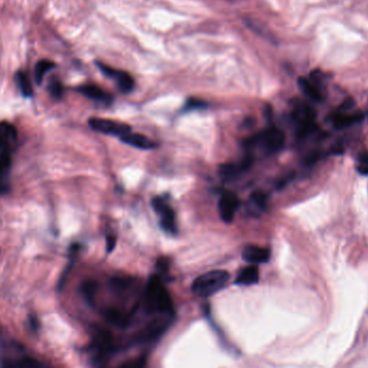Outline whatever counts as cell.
<instances>
[{"instance_id":"20","label":"cell","mask_w":368,"mask_h":368,"mask_svg":"<svg viewBox=\"0 0 368 368\" xmlns=\"http://www.w3.org/2000/svg\"><path fill=\"white\" fill-rule=\"evenodd\" d=\"M15 80L17 85H19V88L21 93L23 94L24 97H32L34 91H33V86H32V82L29 80L28 75L23 73V71H19L15 74Z\"/></svg>"},{"instance_id":"13","label":"cell","mask_w":368,"mask_h":368,"mask_svg":"<svg viewBox=\"0 0 368 368\" xmlns=\"http://www.w3.org/2000/svg\"><path fill=\"white\" fill-rule=\"evenodd\" d=\"M78 92L81 93L82 95H84L85 97L95 100V102H99V103H104V104H109L112 102L111 95L109 93L105 92L103 88H100L99 86H96V85H93V84L82 85L78 87Z\"/></svg>"},{"instance_id":"4","label":"cell","mask_w":368,"mask_h":368,"mask_svg":"<svg viewBox=\"0 0 368 368\" xmlns=\"http://www.w3.org/2000/svg\"><path fill=\"white\" fill-rule=\"evenodd\" d=\"M229 281V274L225 270H212L196 278L192 291L199 297H209L224 289Z\"/></svg>"},{"instance_id":"17","label":"cell","mask_w":368,"mask_h":368,"mask_svg":"<svg viewBox=\"0 0 368 368\" xmlns=\"http://www.w3.org/2000/svg\"><path fill=\"white\" fill-rule=\"evenodd\" d=\"M259 271L257 265H250L242 268L236 278V283L239 286H252L258 282Z\"/></svg>"},{"instance_id":"27","label":"cell","mask_w":368,"mask_h":368,"mask_svg":"<svg viewBox=\"0 0 368 368\" xmlns=\"http://www.w3.org/2000/svg\"><path fill=\"white\" fill-rule=\"evenodd\" d=\"M120 368H147V360L144 357L130 360L124 363Z\"/></svg>"},{"instance_id":"14","label":"cell","mask_w":368,"mask_h":368,"mask_svg":"<svg viewBox=\"0 0 368 368\" xmlns=\"http://www.w3.org/2000/svg\"><path fill=\"white\" fill-rule=\"evenodd\" d=\"M104 317L110 324L118 326V328H124L130 323L132 314L124 312L117 308H106L104 310Z\"/></svg>"},{"instance_id":"1","label":"cell","mask_w":368,"mask_h":368,"mask_svg":"<svg viewBox=\"0 0 368 368\" xmlns=\"http://www.w3.org/2000/svg\"><path fill=\"white\" fill-rule=\"evenodd\" d=\"M145 307L150 313H159L165 316L174 313L173 300L161 276L154 275L147 282L145 292Z\"/></svg>"},{"instance_id":"5","label":"cell","mask_w":368,"mask_h":368,"mask_svg":"<svg viewBox=\"0 0 368 368\" xmlns=\"http://www.w3.org/2000/svg\"><path fill=\"white\" fill-rule=\"evenodd\" d=\"M88 125L92 129L96 130L98 133L110 136H117L118 138L122 137L129 132H132V127L125 123L116 122L113 120H108V118H99L93 117L88 120Z\"/></svg>"},{"instance_id":"30","label":"cell","mask_w":368,"mask_h":368,"mask_svg":"<svg viewBox=\"0 0 368 368\" xmlns=\"http://www.w3.org/2000/svg\"><path fill=\"white\" fill-rule=\"evenodd\" d=\"M353 106H354V100L351 99V98H349V99L345 100V102H343L342 105L340 106V111L347 112L349 110H351L353 108Z\"/></svg>"},{"instance_id":"21","label":"cell","mask_w":368,"mask_h":368,"mask_svg":"<svg viewBox=\"0 0 368 368\" xmlns=\"http://www.w3.org/2000/svg\"><path fill=\"white\" fill-rule=\"evenodd\" d=\"M55 67V64L51 62V61H47V59H42V61H40L37 63V65H36L35 67V81L37 84H40L41 82L43 81V78L44 75L46 74L47 71H50L51 69H53Z\"/></svg>"},{"instance_id":"3","label":"cell","mask_w":368,"mask_h":368,"mask_svg":"<svg viewBox=\"0 0 368 368\" xmlns=\"http://www.w3.org/2000/svg\"><path fill=\"white\" fill-rule=\"evenodd\" d=\"M292 121L296 126V134L299 139H305L317 129V112L310 105L299 99L292 100Z\"/></svg>"},{"instance_id":"7","label":"cell","mask_w":368,"mask_h":368,"mask_svg":"<svg viewBox=\"0 0 368 368\" xmlns=\"http://www.w3.org/2000/svg\"><path fill=\"white\" fill-rule=\"evenodd\" d=\"M253 156L245 153V156L238 163H228L220 166L219 175L224 181H233L251 168Z\"/></svg>"},{"instance_id":"23","label":"cell","mask_w":368,"mask_h":368,"mask_svg":"<svg viewBox=\"0 0 368 368\" xmlns=\"http://www.w3.org/2000/svg\"><path fill=\"white\" fill-rule=\"evenodd\" d=\"M1 368H41V364L34 358H23L15 362H9Z\"/></svg>"},{"instance_id":"15","label":"cell","mask_w":368,"mask_h":368,"mask_svg":"<svg viewBox=\"0 0 368 368\" xmlns=\"http://www.w3.org/2000/svg\"><path fill=\"white\" fill-rule=\"evenodd\" d=\"M363 117H364L363 113H360V112L354 114H347L346 112L339 111L333 115V118H331V120H333V125L336 128L342 129V128L351 126L353 125V124L361 122L362 120H363Z\"/></svg>"},{"instance_id":"28","label":"cell","mask_w":368,"mask_h":368,"mask_svg":"<svg viewBox=\"0 0 368 368\" xmlns=\"http://www.w3.org/2000/svg\"><path fill=\"white\" fill-rule=\"evenodd\" d=\"M357 168L361 175H364V176L368 175V152L361 154L359 157V163H358Z\"/></svg>"},{"instance_id":"9","label":"cell","mask_w":368,"mask_h":368,"mask_svg":"<svg viewBox=\"0 0 368 368\" xmlns=\"http://www.w3.org/2000/svg\"><path fill=\"white\" fill-rule=\"evenodd\" d=\"M239 207L238 197L231 192H224L219 201L220 217L225 223H230L234 220L235 213Z\"/></svg>"},{"instance_id":"29","label":"cell","mask_w":368,"mask_h":368,"mask_svg":"<svg viewBox=\"0 0 368 368\" xmlns=\"http://www.w3.org/2000/svg\"><path fill=\"white\" fill-rule=\"evenodd\" d=\"M115 242H116L115 236H113V235L107 236V251H108L109 253L112 252V250H113V249H114Z\"/></svg>"},{"instance_id":"2","label":"cell","mask_w":368,"mask_h":368,"mask_svg":"<svg viewBox=\"0 0 368 368\" xmlns=\"http://www.w3.org/2000/svg\"><path fill=\"white\" fill-rule=\"evenodd\" d=\"M284 144H286V135L282 130L277 127H269L246 139L243 146H245V153L253 156V153L258 151L264 154L277 153L282 150Z\"/></svg>"},{"instance_id":"16","label":"cell","mask_w":368,"mask_h":368,"mask_svg":"<svg viewBox=\"0 0 368 368\" xmlns=\"http://www.w3.org/2000/svg\"><path fill=\"white\" fill-rule=\"evenodd\" d=\"M298 86L301 90V92L304 93L306 96L309 98L310 100H312V102L314 103H321L323 102V94L321 92V90L316 85L313 84V83L309 80V79H306V78H299L298 81Z\"/></svg>"},{"instance_id":"10","label":"cell","mask_w":368,"mask_h":368,"mask_svg":"<svg viewBox=\"0 0 368 368\" xmlns=\"http://www.w3.org/2000/svg\"><path fill=\"white\" fill-rule=\"evenodd\" d=\"M242 258L252 265L267 263L270 258L269 249L258 246H247L242 252Z\"/></svg>"},{"instance_id":"19","label":"cell","mask_w":368,"mask_h":368,"mask_svg":"<svg viewBox=\"0 0 368 368\" xmlns=\"http://www.w3.org/2000/svg\"><path fill=\"white\" fill-rule=\"evenodd\" d=\"M16 139V130L9 123L0 124V147L13 144Z\"/></svg>"},{"instance_id":"8","label":"cell","mask_w":368,"mask_h":368,"mask_svg":"<svg viewBox=\"0 0 368 368\" xmlns=\"http://www.w3.org/2000/svg\"><path fill=\"white\" fill-rule=\"evenodd\" d=\"M97 66L100 70H102V73L105 75L116 81L117 86L121 90V92L127 94L134 90L135 81L133 79V76L128 74L127 73H125V71L113 69L102 63H97Z\"/></svg>"},{"instance_id":"11","label":"cell","mask_w":368,"mask_h":368,"mask_svg":"<svg viewBox=\"0 0 368 368\" xmlns=\"http://www.w3.org/2000/svg\"><path fill=\"white\" fill-rule=\"evenodd\" d=\"M94 345L102 354L110 353L115 348L113 336L108 330L96 329L94 333Z\"/></svg>"},{"instance_id":"12","label":"cell","mask_w":368,"mask_h":368,"mask_svg":"<svg viewBox=\"0 0 368 368\" xmlns=\"http://www.w3.org/2000/svg\"><path fill=\"white\" fill-rule=\"evenodd\" d=\"M120 139L122 142H124V144L135 147H138V149H142V150H151L157 147L156 142H154L153 140L146 137V136L132 133V132L123 135L122 137H120Z\"/></svg>"},{"instance_id":"18","label":"cell","mask_w":368,"mask_h":368,"mask_svg":"<svg viewBox=\"0 0 368 368\" xmlns=\"http://www.w3.org/2000/svg\"><path fill=\"white\" fill-rule=\"evenodd\" d=\"M267 204V195L263 192L257 191L251 194L250 198L248 201V211L252 216L258 215V213L265 210Z\"/></svg>"},{"instance_id":"25","label":"cell","mask_w":368,"mask_h":368,"mask_svg":"<svg viewBox=\"0 0 368 368\" xmlns=\"http://www.w3.org/2000/svg\"><path fill=\"white\" fill-rule=\"evenodd\" d=\"M49 91L54 98H61L64 94V86L58 80H54L50 83Z\"/></svg>"},{"instance_id":"26","label":"cell","mask_w":368,"mask_h":368,"mask_svg":"<svg viewBox=\"0 0 368 368\" xmlns=\"http://www.w3.org/2000/svg\"><path fill=\"white\" fill-rule=\"evenodd\" d=\"M207 107V104L205 102H203V100H199V99H196V98H191L188 99L185 106H184V110L186 111H192V110H196V109H204Z\"/></svg>"},{"instance_id":"6","label":"cell","mask_w":368,"mask_h":368,"mask_svg":"<svg viewBox=\"0 0 368 368\" xmlns=\"http://www.w3.org/2000/svg\"><path fill=\"white\" fill-rule=\"evenodd\" d=\"M152 207L161 218V225L163 229L169 234H176V215L173 208L168 205L167 201L157 196V197H154L152 199Z\"/></svg>"},{"instance_id":"22","label":"cell","mask_w":368,"mask_h":368,"mask_svg":"<svg viewBox=\"0 0 368 368\" xmlns=\"http://www.w3.org/2000/svg\"><path fill=\"white\" fill-rule=\"evenodd\" d=\"M97 289H98V284L96 281L87 280L85 282H83L82 287H81V291H82L83 296H84V298L88 304H91V305L94 304L95 297H96Z\"/></svg>"},{"instance_id":"24","label":"cell","mask_w":368,"mask_h":368,"mask_svg":"<svg viewBox=\"0 0 368 368\" xmlns=\"http://www.w3.org/2000/svg\"><path fill=\"white\" fill-rule=\"evenodd\" d=\"M11 156L8 152L3 151L0 154V177H2L10 168Z\"/></svg>"}]
</instances>
